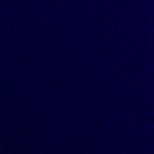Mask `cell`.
Listing matches in <instances>:
<instances>
[]
</instances>
